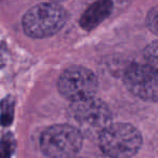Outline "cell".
<instances>
[{
	"instance_id": "1",
	"label": "cell",
	"mask_w": 158,
	"mask_h": 158,
	"mask_svg": "<svg viewBox=\"0 0 158 158\" xmlns=\"http://www.w3.org/2000/svg\"><path fill=\"white\" fill-rule=\"evenodd\" d=\"M101 151L110 158H131L142 146V135L134 126L112 123L99 135Z\"/></svg>"
},
{
	"instance_id": "2",
	"label": "cell",
	"mask_w": 158,
	"mask_h": 158,
	"mask_svg": "<svg viewBox=\"0 0 158 158\" xmlns=\"http://www.w3.org/2000/svg\"><path fill=\"white\" fill-rule=\"evenodd\" d=\"M66 21L65 8L55 2H44L33 7L24 14L22 25L28 37L40 39L60 31Z\"/></svg>"
},
{
	"instance_id": "3",
	"label": "cell",
	"mask_w": 158,
	"mask_h": 158,
	"mask_svg": "<svg viewBox=\"0 0 158 158\" xmlns=\"http://www.w3.org/2000/svg\"><path fill=\"white\" fill-rule=\"evenodd\" d=\"M84 134L73 125L49 127L40 136V148L50 158H72L81 148Z\"/></svg>"
},
{
	"instance_id": "4",
	"label": "cell",
	"mask_w": 158,
	"mask_h": 158,
	"mask_svg": "<svg viewBox=\"0 0 158 158\" xmlns=\"http://www.w3.org/2000/svg\"><path fill=\"white\" fill-rule=\"evenodd\" d=\"M69 112L72 118L76 121L75 127L82 134L98 133L100 135L112 123V112L107 104L94 97L72 102Z\"/></svg>"
},
{
	"instance_id": "5",
	"label": "cell",
	"mask_w": 158,
	"mask_h": 158,
	"mask_svg": "<svg viewBox=\"0 0 158 158\" xmlns=\"http://www.w3.org/2000/svg\"><path fill=\"white\" fill-rule=\"evenodd\" d=\"M98 78L91 69L84 66H70L61 74L57 82L59 91L72 102L94 97Z\"/></svg>"
},
{
	"instance_id": "6",
	"label": "cell",
	"mask_w": 158,
	"mask_h": 158,
	"mask_svg": "<svg viewBox=\"0 0 158 158\" xmlns=\"http://www.w3.org/2000/svg\"><path fill=\"white\" fill-rule=\"evenodd\" d=\"M123 82L127 89L147 102H158V72L146 63H133L126 69Z\"/></svg>"
},
{
	"instance_id": "7",
	"label": "cell",
	"mask_w": 158,
	"mask_h": 158,
	"mask_svg": "<svg viewBox=\"0 0 158 158\" xmlns=\"http://www.w3.org/2000/svg\"><path fill=\"white\" fill-rule=\"evenodd\" d=\"M113 11V2L108 0H101L90 5L80 18V26L85 31H92L99 26Z\"/></svg>"
},
{
	"instance_id": "8",
	"label": "cell",
	"mask_w": 158,
	"mask_h": 158,
	"mask_svg": "<svg viewBox=\"0 0 158 158\" xmlns=\"http://www.w3.org/2000/svg\"><path fill=\"white\" fill-rule=\"evenodd\" d=\"M144 57L147 65L158 72V40L153 41L145 48Z\"/></svg>"
},
{
	"instance_id": "9",
	"label": "cell",
	"mask_w": 158,
	"mask_h": 158,
	"mask_svg": "<svg viewBox=\"0 0 158 158\" xmlns=\"http://www.w3.org/2000/svg\"><path fill=\"white\" fill-rule=\"evenodd\" d=\"M146 26L152 33L158 36V6L149 10L146 15Z\"/></svg>"
},
{
	"instance_id": "10",
	"label": "cell",
	"mask_w": 158,
	"mask_h": 158,
	"mask_svg": "<svg viewBox=\"0 0 158 158\" xmlns=\"http://www.w3.org/2000/svg\"><path fill=\"white\" fill-rule=\"evenodd\" d=\"M77 158H80V157H77Z\"/></svg>"
}]
</instances>
